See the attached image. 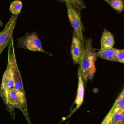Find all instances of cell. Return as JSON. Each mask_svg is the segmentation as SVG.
I'll list each match as a JSON object with an SVG mask.
<instances>
[{
    "instance_id": "obj_1",
    "label": "cell",
    "mask_w": 124,
    "mask_h": 124,
    "mask_svg": "<svg viewBox=\"0 0 124 124\" xmlns=\"http://www.w3.org/2000/svg\"><path fill=\"white\" fill-rule=\"evenodd\" d=\"M97 56L92 47V39L84 40L83 42V50L81 60L79 64L83 83H86L88 80L93 79L96 72L95 63Z\"/></svg>"
},
{
    "instance_id": "obj_2",
    "label": "cell",
    "mask_w": 124,
    "mask_h": 124,
    "mask_svg": "<svg viewBox=\"0 0 124 124\" xmlns=\"http://www.w3.org/2000/svg\"><path fill=\"white\" fill-rule=\"evenodd\" d=\"M0 96L3 99L11 114L14 113V108H19L23 113L29 124H31L27 111L25 93L12 88L4 92L0 91Z\"/></svg>"
},
{
    "instance_id": "obj_3",
    "label": "cell",
    "mask_w": 124,
    "mask_h": 124,
    "mask_svg": "<svg viewBox=\"0 0 124 124\" xmlns=\"http://www.w3.org/2000/svg\"><path fill=\"white\" fill-rule=\"evenodd\" d=\"M17 47L49 54L43 50L41 41L38 36L37 33L35 32L31 33L27 32L23 37L17 39Z\"/></svg>"
},
{
    "instance_id": "obj_4",
    "label": "cell",
    "mask_w": 124,
    "mask_h": 124,
    "mask_svg": "<svg viewBox=\"0 0 124 124\" xmlns=\"http://www.w3.org/2000/svg\"><path fill=\"white\" fill-rule=\"evenodd\" d=\"M67 8L68 17L71 25L74 28V32L77 36L83 42L85 40L83 35L84 30L79 11L73 7L67 0H64Z\"/></svg>"
},
{
    "instance_id": "obj_5",
    "label": "cell",
    "mask_w": 124,
    "mask_h": 124,
    "mask_svg": "<svg viewBox=\"0 0 124 124\" xmlns=\"http://www.w3.org/2000/svg\"><path fill=\"white\" fill-rule=\"evenodd\" d=\"M18 16L12 14L5 29L0 33V55L5 48L9 46L13 39V34Z\"/></svg>"
},
{
    "instance_id": "obj_6",
    "label": "cell",
    "mask_w": 124,
    "mask_h": 124,
    "mask_svg": "<svg viewBox=\"0 0 124 124\" xmlns=\"http://www.w3.org/2000/svg\"><path fill=\"white\" fill-rule=\"evenodd\" d=\"M82 50L83 42L74 32L71 46V53L74 64H79Z\"/></svg>"
},
{
    "instance_id": "obj_7",
    "label": "cell",
    "mask_w": 124,
    "mask_h": 124,
    "mask_svg": "<svg viewBox=\"0 0 124 124\" xmlns=\"http://www.w3.org/2000/svg\"><path fill=\"white\" fill-rule=\"evenodd\" d=\"M14 84L13 74L10 64L8 61L7 69L3 74L0 91H7L13 88Z\"/></svg>"
},
{
    "instance_id": "obj_8",
    "label": "cell",
    "mask_w": 124,
    "mask_h": 124,
    "mask_svg": "<svg viewBox=\"0 0 124 124\" xmlns=\"http://www.w3.org/2000/svg\"><path fill=\"white\" fill-rule=\"evenodd\" d=\"M115 45L114 36L110 32L104 29L101 40V50L109 49L113 47Z\"/></svg>"
},
{
    "instance_id": "obj_9",
    "label": "cell",
    "mask_w": 124,
    "mask_h": 124,
    "mask_svg": "<svg viewBox=\"0 0 124 124\" xmlns=\"http://www.w3.org/2000/svg\"><path fill=\"white\" fill-rule=\"evenodd\" d=\"M78 86L77 97L75 103L77 104V108H78L82 104L83 101L84 93V83L82 78V74L80 69H78Z\"/></svg>"
},
{
    "instance_id": "obj_10",
    "label": "cell",
    "mask_w": 124,
    "mask_h": 124,
    "mask_svg": "<svg viewBox=\"0 0 124 124\" xmlns=\"http://www.w3.org/2000/svg\"><path fill=\"white\" fill-rule=\"evenodd\" d=\"M97 56L110 61L117 62L116 57L112 50V48L109 49L101 50L96 53Z\"/></svg>"
},
{
    "instance_id": "obj_11",
    "label": "cell",
    "mask_w": 124,
    "mask_h": 124,
    "mask_svg": "<svg viewBox=\"0 0 124 124\" xmlns=\"http://www.w3.org/2000/svg\"><path fill=\"white\" fill-rule=\"evenodd\" d=\"M124 116V108H115L112 120V124H123Z\"/></svg>"
},
{
    "instance_id": "obj_12",
    "label": "cell",
    "mask_w": 124,
    "mask_h": 124,
    "mask_svg": "<svg viewBox=\"0 0 124 124\" xmlns=\"http://www.w3.org/2000/svg\"><path fill=\"white\" fill-rule=\"evenodd\" d=\"M22 6V1L19 0H16L11 3L9 10L13 14L18 16L21 13Z\"/></svg>"
},
{
    "instance_id": "obj_13",
    "label": "cell",
    "mask_w": 124,
    "mask_h": 124,
    "mask_svg": "<svg viewBox=\"0 0 124 124\" xmlns=\"http://www.w3.org/2000/svg\"><path fill=\"white\" fill-rule=\"evenodd\" d=\"M105 1L118 13H121L124 9V3L122 0H106Z\"/></svg>"
},
{
    "instance_id": "obj_14",
    "label": "cell",
    "mask_w": 124,
    "mask_h": 124,
    "mask_svg": "<svg viewBox=\"0 0 124 124\" xmlns=\"http://www.w3.org/2000/svg\"><path fill=\"white\" fill-rule=\"evenodd\" d=\"M68 2L73 7L76 9L82 10L86 8V6L84 2L82 0H67Z\"/></svg>"
},
{
    "instance_id": "obj_15",
    "label": "cell",
    "mask_w": 124,
    "mask_h": 124,
    "mask_svg": "<svg viewBox=\"0 0 124 124\" xmlns=\"http://www.w3.org/2000/svg\"><path fill=\"white\" fill-rule=\"evenodd\" d=\"M112 50L116 57L117 62L124 63V49H119L112 48Z\"/></svg>"
},
{
    "instance_id": "obj_16",
    "label": "cell",
    "mask_w": 124,
    "mask_h": 124,
    "mask_svg": "<svg viewBox=\"0 0 124 124\" xmlns=\"http://www.w3.org/2000/svg\"><path fill=\"white\" fill-rule=\"evenodd\" d=\"M115 108H124V90L119 96L117 99L114 104Z\"/></svg>"
},
{
    "instance_id": "obj_17",
    "label": "cell",
    "mask_w": 124,
    "mask_h": 124,
    "mask_svg": "<svg viewBox=\"0 0 124 124\" xmlns=\"http://www.w3.org/2000/svg\"><path fill=\"white\" fill-rule=\"evenodd\" d=\"M114 109L115 106L114 104L112 108L104 120L102 124H112V116L114 114Z\"/></svg>"
},
{
    "instance_id": "obj_18",
    "label": "cell",
    "mask_w": 124,
    "mask_h": 124,
    "mask_svg": "<svg viewBox=\"0 0 124 124\" xmlns=\"http://www.w3.org/2000/svg\"><path fill=\"white\" fill-rule=\"evenodd\" d=\"M3 23L2 22V21L0 19V27H2L3 26Z\"/></svg>"
}]
</instances>
